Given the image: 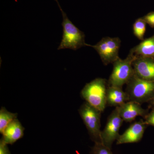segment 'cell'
<instances>
[{
  "label": "cell",
  "instance_id": "ba28073f",
  "mask_svg": "<svg viewBox=\"0 0 154 154\" xmlns=\"http://www.w3.org/2000/svg\"><path fill=\"white\" fill-rule=\"evenodd\" d=\"M147 126L143 119L135 122L122 134L119 135L116 140V144L120 145L138 142L143 137L145 131Z\"/></svg>",
  "mask_w": 154,
  "mask_h": 154
},
{
  "label": "cell",
  "instance_id": "8fae6325",
  "mask_svg": "<svg viewBox=\"0 0 154 154\" xmlns=\"http://www.w3.org/2000/svg\"><path fill=\"white\" fill-rule=\"evenodd\" d=\"M24 131V127L16 119L6 127L2 133L3 137L2 139L7 144H13L23 137Z\"/></svg>",
  "mask_w": 154,
  "mask_h": 154
},
{
  "label": "cell",
  "instance_id": "9c48e42d",
  "mask_svg": "<svg viewBox=\"0 0 154 154\" xmlns=\"http://www.w3.org/2000/svg\"><path fill=\"white\" fill-rule=\"evenodd\" d=\"M133 66L137 76L154 81V57H136L133 63Z\"/></svg>",
  "mask_w": 154,
  "mask_h": 154
},
{
  "label": "cell",
  "instance_id": "7c38bea8",
  "mask_svg": "<svg viewBox=\"0 0 154 154\" xmlns=\"http://www.w3.org/2000/svg\"><path fill=\"white\" fill-rule=\"evenodd\" d=\"M129 101L128 95L122 88L108 86L107 91V105L115 107H120Z\"/></svg>",
  "mask_w": 154,
  "mask_h": 154
},
{
  "label": "cell",
  "instance_id": "3957f363",
  "mask_svg": "<svg viewBox=\"0 0 154 154\" xmlns=\"http://www.w3.org/2000/svg\"><path fill=\"white\" fill-rule=\"evenodd\" d=\"M132 52L125 59L119 58L113 64V69L109 77L108 85L122 88L127 85L135 75L133 63L136 58Z\"/></svg>",
  "mask_w": 154,
  "mask_h": 154
},
{
  "label": "cell",
  "instance_id": "30bf717a",
  "mask_svg": "<svg viewBox=\"0 0 154 154\" xmlns=\"http://www.w3.org/2000/svg\"><path fill=\"white\" fill-rule=\"evenodd\" d=\"M119 115L123 121L132 122L137 116L144 118L149 113L148 110L144 109L141 104L134 101H128L118 107Z\"/></svg>",
  "mask_w": 154,
  "mask_h": 154
},
{
  "label": "cell",
  "instance_id": "ac0fdd59",
  "mask_svg": "<svg viewBox=\"0 0 154 154\" xmlns=\"http://www.w3.org/2000/svg\"><path fill=\"white\" fill-rule=\"evenodd\" d=\"M142 18L146 24H148L152 28H154V12H150Z\"/></svg>",
  "mask_w": 154,
  "mask_h": 154
},
{
  "label": "cell",
  "instance_id": "4fadbf2b",
  "mask_svg": "<svg viewBox=\"0 0 154 154\" xmlns=\"http://www.w3.org/2000/svg\"><path fill=\"white\" fill-rule=\"evenodd\" d=\"M137 57H154V35L144 39L130 50Z\"/></svg>",
  "mask_w": 154,
  "mask_h": 154
},
{
  "label": "cell",
  "instance_id": "5b68a950",
  "mask_svg": "<svg viewBox=\"0 0 154 154\" xmlns=\"http://www.w3.org/2000/svg\"><path fill=\"white\" fill-rule=\"evenodd\" d=\"M79 111L92 140L95 143L101 142L102 111L86 102L80 107Z\"/></svg>",
  "mask_w": 154,
  "mask_h": 154
},
{
  "label": "cell",
  "instance_id": "e0dca14e",
  "mask_svg": "<svg viewBox=\"0 0 154 154\" xmlns=\"http://www.w3.org/2000/svg\"><path fill=\"white\" fill-rule=\"evenodd\" d=\"M144 119L146 125L154 127V108H152L151 111L147 113Z\"/></svg>",
  "mask_w": 154,
  "mask_h": 154
},
{
  "label": "cell",
  "instance_id": "52a82bcc",
  "mask_svg": "<svg viewBox=\"0 0 154 154\" xmlns=\"http://www.w3.org/2000/svg\"><path fill=\"white\" fill-rule=\"evenodd\" d=\"M123 122L119 115L118 107H115L108 116L106 125L101 131V142L111 149L113 143L120 135L119 130Z\"/></svg>",
  "mask_w": 154,
  "mask_h": 154
},
{
  "label": "cell",
  "instance_id": "d6986e66",
  "mask_svg": "<svg viewBox=\"0 0 154 154\" xmlns=\"http://www.w3.org/2000/svg\"><path fill=\"white\" fill-rule=\"evenodd\" d=\"M0 154H11L8 144L2 139L0 141Z\"/></svg>",
  "mask_w": 154,
  "mask_h": 154
},
{
  "label": "cell",
  "instance_id": "9a60e30c",
  "mask_svg": "<svg viewBox=\"0 0 154 154\" xmlns=\"http://www.w3.org/2000/svg\"><path fill=\"white\" fill-rule=\"evenodd\" d=\"M146 23L142 18H139L136 20L133 26L134 34L140 40H144V36L146 31Z\"/></svg>",
  "mask_w": 154,
  "mask_h": 154
},
{
  "label": "cell",
  "instance_id": "7a4b0ae2",
  "mask_svg": "<svg viewBox=\"0 0 154 154\" xmlns=\"http://www.w3.org/2000/svg\"><path fill=\"white\" fill-rule=\"evenodd\" d=\"M55 1L59 7L63 18V21L62 23L63 28L62 39L57 49L69 48L76 50L81 48L87 46V44L85 41V33L74 25L61 8L58 0Z\"/></svg>",
  "mask_w": 154,
  "mask_h": 154
},
{
  "label": "cell",
  "instance_id": "ffe728a7",
  "mask_svg": "<svg viewBox=\"0 0 154 154\" xmlns=\"http://www.w3.org/2000/svg\"><path fill=\"white\" fill-rule=\"evenodd\" d=\"M149 104V108H154V96L148 102Z\"/></svg>",
  "mask_w": 154,
  "mask_h": 154
},
{
  "label": "cell",
  "instance_id": "5bb4252c",
  "mask_svg": "<svg viewBox=\"0 0 154 154\" xmlns=\"http://www.w3.org/2000/svg\"><path fill=\"white\" fill-rule=\"evenodd\" d=\"M17 117V113H11L5 107H2L0 110V132L2 134L6 127Z\"/></svg>",
  "mask_w": 154,
  "mask_h": 154
},
{
  "label": "cell",
  "instance_id": "6da1fadb",
  "mask_svg": "<svg viewBox=\"0 0 154 154\" xmlns=\"http://www.w3.org/2000/svg\"><path fill=\"white\" fill-rule=\"evenodd\" d=\"M107 80L96 78L86 84L81 91V95L86 102L102 112L107 106Z\"/></svg>",
  "mask_w": 154,
  "mask_h": 154
},
{
  "label": "cell",
  "instance_id": "277c9868",
  "mask_svg": "<svg viewBox=\"0 0 154 154\" xmlns=\"http://www.w3.org/2000/svg\"><path fill=\"white\" fill-rule=\"evenodd\" d=\"M126 85L129 101L142 105L148 103L154 96V81L143 79L134 75Z\"/></svg>",
  "mask_w": 154,
  "mask_h": 154
},
{
  "label": "cell",
  "instance_id": "44dd1931",
  "mask_svg": "<svg viewBox=\"0 0 154 154\" xmlns=\"http://www.w3.org/2000/svg\"></svg>",
  "mask_w": 154,
  "mask_h": 154
},
{
  "label": "cell",
  "instance_id": "8992f818",
  "mask_svg": "<svg viewBox=\"0 0 154 154\" xmlns=\"http://www.w3.org/2000/svg\"><path fill=\"white\" fill-rule=\"evenodd\" d=\"M121 40L119 37H104L95 45L87 44L93 48L100 56L105 65L113 63L119 58V52Z\"/></svg>",
  "mask_w": 154,
  "mask_h": 154
},
{
  "label": "cell",
  "instance_id": "2e32d148",
  "mask_svg": "<svg viewBox=\"0 0 154 154\" xmlns=\"http://www.w3.org/2000/svg\"><path fill=\"white\" fill-rule=\"evenodd\" d=\"M92 154H113L111 149L102 143V142H96L92 150Z\"/></svg>",
  "mask_w": 154,
  "mask_h": 154
}]
</instances>
